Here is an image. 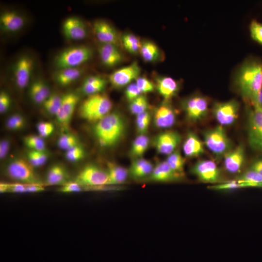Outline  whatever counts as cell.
Listing matches in <instances>:
<instances>
[{
	"label": "cell",
	"mask_w": 262,
	"mask_h": 262,
	"mask_svg": "<svg viewBox=\"0 0 262 262\" xmlns=\"http://www.w3.org/2000/svg\"><path fill=\"white\" fill-rule=\"evenodd\" d=\"M235 84L248 104L258 102L262 88V62L256 59L246 61L237 73Z\"/></svg>",
	"instance_id": "6da1fadb"
},
{
	"label": "cell",
	"mask_w": 262,
	"mask_h": 262,
	"mask_svg": "<svg viewBox=\"0 0 262 262\" xmlns=\"http://www.w3.org/2000/svg\"><path fill=\"white\" fill-rule=\"evenodd\" d=\"M126 127V122L122 115L114 112L97 122L93 131L100 145L110 147L116 144L122 138Z\"/></svg>",
	"instance_id": "7a4b0ae2"
},
{
	"label": "cell",
	"mask_w": 262,
	"mask_h": 262,
	"mask_svg": "<svg viewBox=\"0 0 262 262\" xmlns=\"http://www.w3.org/2000/svg\"><path fill=\"white\" fill-rule=\"evenodd\" d=\"M112 108L110 98L98 93L88 96L80 105L79 111L82 118L97 123L109 114Z\"/></svg>",
	"instance_id": "3957f363"
},
{
	"label": "cell",
	"mask_w": 262,
	"mask_h": 262,
	"mask_svg": "<svg viewBox=\"0 0 262 262\" xmlns=\"http://www.w3.org/2000/svg\"><path fill=\"white\" fill-rule=\"evenodd\" d=\"M93 51L89 46L77 45L67 47L59 52L54 60L56 69L81 66L93 56Z\"/></svg>",
	"instance_id": "277c9868"
},
{
	"label": "cell",
	"mask_w": 262,
	"mask_h": 262,
	"mask_svg": "<svg viewBox=\"0 0 262 262\" xmlns=\"http://www.w3.org/2000/svg\"><path fill=\"white\" fill-rule=\"evenodd\" d=\"M248 104V143L252 149L262 152V107L257 102Z\"/></svg>",
	"instance_id": "5b68a950"
},
{
	"label": "cell",
	"mask_w": 262,
	"mask_h": 262,
	"mask_svg": "<svg viewBox=\"0 0 262 262\" xmlns=\"http://www.w3.org/2000/svg\"><path fill=\"white\" fill-rule=\"evenodd\" d=\"M33 168L28 161L16 158L7 164L5 172L9 178L19 183L42 184Z\"/></svg>",
	"instance_id": "8992f818"
},
{
	"label": "cell",
	"mask_w": 262,
	"mask_h": 262,
	"mask_svg": "<svg viewBox=\"0 0 262 262\" xmlns=\"http://www.w3.org/2000/svg\"><path fill=\"white\" fill-rule=\"evenodd\" d=\"M203 136L205 145L217 157L225 156L231 150V142L221 126L206 131Z\"/></svg>",
	"instance_id": "52a82bcc"
},
{
	"label": "cell",
	"mask_w": 262,
	"mask_h": 262,
	"mask_svg": "<svg viewBox=\"0 0 262 262\" xmlns=\"http://www.w3.org/2000/svg\"><path fill=\"white\" fill-rule=\"evenodd\" d=\"M76 182L82 186H100L110 185L106 170L94 164L84 167L78 174Z\"/></svg>",
	"instance_id": "ba28073f"
},
{
	"label": "cell",
	"mask_w": 262,
	"mask_h": 262,
	"mask_svg": "<svg viewBox=\"0 0 262 262\" xmlns=\"http://www.w3.org/2000/svg\"><path fill=\"white\" fill-rule=\"evenodd\" d=\"M208 105V100L205 97L195 95L186 99L183 103V107L188 120L197 122L207 115Z\"/></svg>",
	"instance_id": "9c48e42d"
},
{
	"label": "cell",
	"mask_w": 262,
	"mask_h": 262,
	"mask_svg": "<svg viewBox=\"0 0 262 262\" xmlns=\"http://www.w3.org/2000/svg\"><path fill=\"white\" fill-rule=\"evenodd\" d=\"M240 105L235 100L216 102L213 108V115L222 126L232 124L238 116Z\"/></svg>",
	"instance_id": "30bf717a"
},
{
	"label": "cell",
	"mask_w": 262,
	"mask_h": 262,
	"mask_svg": "<svg viewBox=\"0 0 262 262\" xmlns=\"http://www.w3.org/2000/svg\"><path fill=\"white\" fill-rule=\"evenodd\" d=\"M34 66L33 59L29 55L19 57L15 64L13 78L16 86L23 89L29 84Z\"/></svg>",
	"instance_id": "8fae6325"
},
{
	"label": "cell",
	"mask_w": 262,
	"mask_h": 262,
	"mask_svg": "<svg viewBox=\"0 0 262 262\" xmlns=\"http://www.w3.org/2000/svg\"><path fill=\"white\" fill-rule=\"evenodd\" d=\"M140 72L141 68L138 64L134 61L111 73L109 76V81L115 88L122 87L136 80Z\"/></svg>",
	"instance_id": "7c38bea8"
},
{
	"label": "cell",
	"mask_w": 262,
	"mask_h": 262,
	"mask_svg": "<svg viewBox=\"0 0 262 262\" xmlns=\"http://www.w3.org/2000/svg\"><path fill=\"white\" fill-rule=\"evenodd\" d=\"M191 170L199 180L204 182L215 183L220 178V170L212 160L199 161L194 165Z\"/></svg>",
	"instance_id": "4fadbf2b"
},
{
	"label": "cell",
	"mask_w": 262,
	"mask_h": 262,
	"mask_svg": "<svg viewBox=\"0 0 262 262\" xmlns=\"http://www.w3.org/2000/svg\"><path fill=\"white\" fill-rule=\"evenodd\" d=\"M62 31L65 37L72 40L83 39L88 34L86 24L82 19L76 16L68 17L64 21Z\"/></svg>",
	"instance_id": "5bb4252c"
},
{
	"label": "cell",
	"mask_w": 262,
	"mask_h": 262,
	"mask_svg": "<svg viewBox=\"0 0 262 262\" xmlns=\"http://www.w3.org/2000/svg\"><path fill=\"white\" fill-rule=\"evenodd\" d=\"M79 100V97L75 93L69 92L62 96L56 117L58 122L64 127L68 126Z\"/></svg>",
	"instance_id": "9a60e30c"
},
{
	"label": "cell",
	"mask_w": 262,
	"mask_h": 262,
	"mask_svg": "<svg viewBox=\"0 0 262 262\" xmlns=\"http://www.w3.org/2000/svg\"><path fill=\"white\" fill-rule=\"evenodd\" d=\"M93 31L96 38L101 44H111L118 46L120 42L116 30L105 20L95 21L93 24Z\"/></svg>",
	"instance_id": "2e32d148"
},
{
	"label": "cell",
	"mask_w": 262,
	"mask_h": 262,
	"mask_svg": "<svg viewBox=\"0 0 262 262\" xmlns=\"http://www.w3.org/2000/svg\"><path fill=\"white\" fill-rule=\"evenodd\" d=\"M181 141L180 135L176 131H167L159 134L154 139V146L159 153L170 155Z\"/></svg>",
	"instance_id": "e0dca14e"
},
{
	"label": "cell",
	"mask_w": 262,
	"mask_h": 262,
	"mask_svg": "<svg viewBox=\"0 0 262 262\" xmlns=\"http://www.w3.org/2000/svg\"><path fill=\"white\" fill-rule=\"evenodd\" d=\"M26 19L20 13L7 10L0 16V30L4 32L14 33L20 31L25 25Z\"/></svg>",
	"instance_id": "ac0fdd59"
},
{
	"label": "cell",
	"mask_w": 262,
	"mask_h": 262,
	"mask_svg": "<svg viewBox=\"0 0 262 262\" xmlns=\"http://www.w3.org/2000/svg\"><path fill=\"white\" fill-rule=\"evenodd\" d=\"M98 49L101 63L107 67L115 66L121 63L124 59V56L116 45L101 44Z\"/></svg>",
	"instance_id": "d6986e66"
},
{
	"label": "cell",
	"mask_w": 262,
	"mask_h": 262,
	"mask_svg": "<svg viewBox=\"0 0 262 262\" xmlns=\"http://www.w3.org/2000/svg\"><path fill=\"white\" fill-rule=\"evenodd\" d=\"M176 120L175 111L168 103L160 106L155 111L154 123L158 128L165 129L171 127L175 123Z\"/></svg>",
	"instance_id": "ffe728a7"
},
{
	"label": "cell",
	"mask_w": 262,
	"mask_h": 262,
	"mask_svg": "<svg viewBox=\"0 0 262 262\" xmlns=\"http://www.w3.org/2000/svg\"><path fill=\"white\" fill-rule=\"evenodd\" d=\"M245 160V153L244 147L242 145H239L225 154L224 165L229 172L237 173L241 170Z\"/></svg>",
	"instance_id": "44dd1931"
},
{
	"label": "cell",
	"mask_w": 262,
	"mask_h": 262,
	"mask_svg": "<svg viewBox=\"0 0 262 262\" xmlns=\"http://www.w3.org/2000/svg\"><path fill=\"white\" fill-rule=\"evenodd\" d=\"M156 87L165 101H168L175 96L180 89L179 82L167 76H159L156 79Z\"/></svg>",
	"instance_id": "7402d4cb"
},
{
	"label": "cell",
	"mask_w": 262,
	"mask_h": 262,
	"mask_svg": "<svg viewBox=\"0 0 262 262\" xmlns=\"http://www.w3.org/2000/svg\"><path fill=\"white\" fill-rule=\"evenodd\" d=\"M181 177L170 168L166 161L158 163L149 176L150 180L156 182L175 181Z\"/></svg>",
	"instance_id": "603a6c76"
},
{
	"label": "cell",
	"mask_w": 262,
	"mask_h": 262,
	"mask_svg": "<svg viewBox=\"0 0 262 262\" xmlns=\"http://www.w3.org/2000/svg\"><path fill=\"white\" fill-rule=\"evenodd\" d=\"M82 67H68L57 69L53 74L54 81L61 86H67L78 80L83 74Z\"/></svg>",
	"instance_id": "cb8c5ba5"
},
{
	"label": "cell",
	"mask_w": 262,
	"mask_h": 262,
	"mask_svg": "<svg viewBox=\"0 0 262 262\" xmlns=\"http://www.w3.org/2000/svg\"><path fill=\"white\" fill-rule=\"evenodd\" d=\"M183 151L188 157H196L204 153L203 143L194 132H189L183 145Z\"/></svg>",
	"instance_id": "d4e9b609"
},
{
	"label": "cell",
	"mask_w": 262,
	"mask_h": 262,
	"mask_svg": "<svg viewBox=\"0 0 262 262\" xmlns=\"http://www.w3.org/2000/svg\"><path fill=\"white\" fill-rule=\"evenodd\" d=\"M29 94L34 103L42 104L51 93L48 84L44 80L38 79L31 83Z\"/></svg>",
	"instance_id": "484cf974"
},
{
	"label": "cell",
	"mask_w": 262,
	"mask_h": 262,
	"mask_svg": "<svg viewBox=\"0 0 262 262\" xmlns=\"http://www.w3.org/2000/svg\"><path fill=\"white\" fill-rule=\"evenodd\" d=\"M107 80L99 76L91 75L86 77L81 86L82 92L89 96L98 94L106 87Z\"/></svg>",
	"instance_id": "4316f807"
},
{
	"label": "cell",
	"mask_w": 262,
	"mask_h": 262,
	"mask_svg": "<svg viewBox=\"0 0 262 262\" xmlns=\"http://www.w3.org/2000/svg\"><path fill=\"white\" fill-rule=\"evenodd\" d=\"M154 167L150 162L142 158L134 161L129 170V174L134 179H141L148 176Z\"/></svg>",
	"instance_id": "83f0119b"
},
{
	"label": "cell",
	"mask_w": 262,
	"mask_h": 262,
	"mask_svg": "<svg viewBox=\"0 0 262 262\" xmlns=\"http://www.w3.org/2000/svg\"><path fill=\"white\" fill-rule=\"evenodd\" d=\"M68 178L67 172L64 167L55 164L49 169L46 178V182L49 185L64 184Z\"/></svg>",
	"instance_id": "f1b7e54d"
},
{
	"label": "cell",
	"mask_w": 262,
	"mask_h": 262,
	"mask_svg": "<svg viewBox=\"0 0 262 262\" xmlns=\"http://www.w3.org/2000/svg\"><path fill=\"white\" fill-rule=\"evenodd\" d=\"M107 172L110 184H118L126 181L129 174V170L115 164H108Z\"/></svg>",
	"instance_id": "f546056e"
},
{
	"label": "cell",
	"mask_w": 262,
	"mask_h": 262,
	"mask_svg": "<svg viewBox=\"0 0 262 262\" xmlns=\"http://www.w3.org/2000/svg\"><path fill=\"white\" fill-rule=\"evenodd\" d=\"M139 52L143 59L147 62H155L161 57V51L157 45L148 40L142 42Z\"/></svg>",
	"instance_id": "4dcf8cb0"
},
{
	"label": "cell",
	"mask_w": 262,
	"mask_h": 262,
	"mask_svg": "<svg viewBox=\"0 0 262 262\" xmlns=\"http://www.w3.org/2000/svg\"><path fill=\"white\" fill-rule=\"evenodd\" d=\"M237 180L243 188L262 187V176L252 169L245 172Z\"/></svg>",
	"instance_id": "1f68e13d"
},
{
	"label": "cell",
	"mask_w": 262,
	"mask_h": 262,
	"mask_svg": "<svg viewBox=\"0 0 262 262\" xmlns=\"http://www.w3.org/2000/svg\"><path fill=\"white\" fill-rule=\"evenodd\" d=\"M120 39L123 48L128 52L134 54L140 51L142 42L134 34L124 33L120 36Z\"/></svg>",
	"instance_id": "d6a6232c"
},
{
	"label": "cell",
	"mask_w": 262,
	"mask_h": 262,
	"mask_svg": "<svg viewBox=\"0 0 262 262\" xmlns=\"http://www.w3.org/2000/svg\"><path fill=\"white\" fill-rule=\"evenodd\" d=\"M149 143V138L145 134L138 136L132 142L131 155L134 157L142 156L148 148Z\"/></svg>",
	"instance_id": "836d02e7"
},
{
	"label": "cell",
	"mask_w": 262,
	"mask_h": 262,
	"mask_svg": "<svg viewBox=\"0 0 262 262\" xmlns=\"http://www.w3.org/2000/svg\"><path fill=\"white\" fill-rule=\"evenodd\" d=\"M166 162L175 173L182 177L185 160L178 151H174L169 155Z\"/></svg>",
	"instance_id": "e575fe53"
},
{
	"label": "cell",
	"mask_w": 262,
	"mask_h": 262,
	"mask_svg": "<svg viewBox=\"0 0 262 262\" xmlns=\"http://www.w3.org/2000/svg\"><path fill=\"white\" fill-rule=\"evenodd\" d=\"M62 96L57 93H52L42 104L44 110L51 115H56L60 107Z\"/></svg>",
	"instance_id": "d590c367"
},
{
	"label": "cell",
	"mask_w": 262,
	"mask_h": 262,
	"mask_svg": "<svg viewBox=\"0 0 262 262\" xmlns=\"http://www.w3.org/2000/svg\"><path fill=\"white\" fill-rule=\"evenodd\" d=\"M43 138L39 135H29L24 138L23 142L30 150L45 151L46 145Z\"/></svg>",
	"instance_id": "8d00e7d4"
},
{
	"label": "cell",
	"mask_w": 262,
	"mask_h": 262,
	"mask_svg": "<svg viewBox=\"0 0 262 262\" xmlns=\"http://www.w3.org/2000/svg\"><path fill=\"white\" fill-rule=\"evenodd\" d=\"M28 161L33 167H38L46 163L48 155L45 151L30 150L27 154Z\"/></svg>",
	"instance_id": "74e56055"
},
{
	"label": "cell",
	"mask_w": 262,
	"mask_h": 262,
	"mask_svg": "<svg viewBox=\"0 0 262 262\" xmlns=\"http://www.w3.org/2000/svg\"><path fill=\"white\" fill-rule=\"evenodd\" d=\"M148 106L147 98L144 95H140L131 102L129 109L131 114L138 115L146 112Z\"/></svg>",
	"instance_id": "f35d334b"
},
{
	"label": "cell",
	"mask_w": 262,
	"mask_h": 262,
	"mask_svg": "<svg viewBox=\"0 0 262 262\" xmlns=\"http://www.w3.org/2000/svg\"><path fill=\"white\" fill-rule=\"evenodd\" d=\"M79 145L78 138L73 134L69 133L62 134L57 141L58 147L66 151Z\"/></svg>",
	"instance_id": "ab89813d"
},
{
	"label": "cell",
	"mask_w": 262,
	"mask_h": 262,
	"mask_svg": "<svg viewBox=\"0 0 262 262\" xmlns=\"http://www.w3.org/2000/svg\"><path fill=\"white\" fill-rule=\"evenodd\" d=\"M150 118V115L147 111L136 115V126L138 132L140 134H145L147 132Z\"/></svg>",
	"instance_id": "60d3db41"
},
{
	"label": "cell",
	"mask_w": 262,
	"mask_h": 262,
	"mask_svg": "<svg viewBox=\"0 0 262 262\" xmlns=\"http://www.w3.org/2000/svg\"><path fill=\"white\" fill-rule=\"evenodd\" d=\"M25 124L24 117L18 114L9 116L6 121V128L11 131H16L23 128Z\"/></svg>",
	"instance_id": "b9f144b4"
},
{
	"label": "cell",
	"mask_w": 262,
	"mask_h": 262,
	"mask_svg": "<svg viewBox=\"0 0 262 262\" xmlns=\"http://www.w3.org/2000/svg\"><path fill=\"white\" fill-rule=\"evenodd\" d=\"M84 155V150L79 145L66 150L65 157L69 161L77 162L82 159Z\"/></svg>",
	"instance_id": "7bdbcfd3"
},
{
	"label": "cell",
	"mask_w": 262,
	"mask_h": 262,
	"mask_svg": "<svg viewBox=\"0 0 262 262\" xmlns=\"http://www.w3.org/2000/svg\"><path fill=\"white\" fill-rule=\"evenodd\" d=\"M26 184L21 183H1L0 191L1 193H25Z\"/></svg>",
	"instance_id": "ee69618b"
},
{
	"label": "cell",
	"mask_w": 262,
	"mask_h": 262,
	"mask_svg": "<svg viewBox=\"0 0 262 262\" xmlns=\"http://www.w3.org/2000/svg\"><path fill=\"white\" fill-rule=\"evenodd\" d=\"M249 30L252 38L262 44V23L253 20L250 24Z\"/></svg>",
	"instance_id": "f6af8a7d"
},
{
	"label": "cell",
	"mask_w": 262,
	"mask_h": 262,
	"mask_svg": "<svg viewBox=\"0 0 262 262\" xmlns=\"http://www.w3.org/2000/svg\"><path fill=\"white\" fill-rule=\"evenodd\" d=\"M135 83L142 93L151 92L154 89V85L153 83L145 77H138L136 80Z\"/></svg>",
	"instance_id": "bcb514c9"
},
{
	"label": "cell",
	"mask_w": 262,
	"mask_h": 262,
	"mask_svg": "<svg viewBox=\"0 0 262 262\" xmlns=\"http://www.w3.org/2000/svg\"><path fill=\"white\" fill-rule=\"evenodd\" d=\"M36 127L39 135L42 138L49 136L54 131L53 125L49 122H40Z\"/></svg>",
	"instance_id": "7dc6e473"
},
{
	"label": "cell",
	"mask_w": 262,
	"mask_h": 262,
	"mask_svg": "<svg viewBox=\"0 0 262 262\" xmlns=\"http://www.w3.org/2000/svg\"><path fill=\"white\" fill-rule=\"evenodd\" d=\"M141 91L135 83L130 84L126 88L125 92L127 99L130 102L141 95Z\"/></svg>",
	"instance_id": "c3c4849f"
},
{
	"label": "cell",
	"mask_w": 262,
	"mask_h": 262,
	"mask_svg": "<svg viewBox=\"0 0 262 262\" xmlns=\"http://www.w3.org/2000/svg\"><path fill=\"white\" fill-rule=\"evenodd\" d=\"M209 188L215 190H226L241 188H243V187L238 180H236L211 186Z\"/></svg>",
	"instance_id": "681fc988"
},
{
	"label": "cell",
	"mask_w": 262,
	"mask_h": 262,
	"mask_svg": "<svg viewBox=\"0 0 262 262\" xmlns=\"http://www.w3.org/2000/svg\"><path fill=\"white\" fill-rule=\"evenodd\" d=\"M82 185L77 182H67L59 189L60 192L64 193L79 192L82 191Z\"/></svg>",
	"instance_id": "f907efd6"
},
{
	"label": "cell",
	"mask_w": 262,
	"mask_h": 262,
	"mask_svg": "<svg viewBox=\"0 0 262 262\" xmlns=\"http://www.w3.org/2000/svg\"><path fill=\"white\" fill-rule=\"evenodd\" d=\"M11 104L9 95L4 91H1L0 94V112L2 114L6 112Z\"/></svg>",
	"instance_id": "816d5d0a"
},
{
	"label": "cell",
	"mask_w": 262,
	"mask_h": 262,
	"mask_svg": "<svg viewBox=\"0 0 262 262\" xmlns=\"http://www.w3.org/2000/svg\"><path fill=\"white\" fill-rule=\"evenodd\" d=\"M10 141L7 139H2L0 142V158L2 160L7 155L10 149Z\"/></svg>",
	"instance_id": "f5cc1de1"
},
{
	"label": "cell",
	"mask_w": 262,
	"mask_h": 262,
	"mask_svg": "<svg viewBox=\"0 0 262 262\" xmlns=\"http://www.w3.org/2000/svg\"><path fill=\"white\" fill-rule=\"evenodd\" d=\"M44 190L45 188L42 184H26L25 193H38Z\"/></svg>",
	"instance_id": "db71d44e"
},
{
	"label": "cell",
	"mask_w": 262,
	"mask_h": 262,
	"mask_svg": "<svg viewBox=\"0 0 262 262\" xmlns=\"http://www.w3.org/2000/svg\"><path fill=\"white\" fill-rule=\"evenodd\" d=\"M251 169L256 171L262 176V166L257 161L254 162L251 166Z\"/></svg>",
	"instance_id": "11a10c76"
},
{
	"label": "cell",
	"mask_w": 262,
	"mask_h": 262,
	"mask_svg": "<svg viewBox=\"0 0 262 262\" xmlns=\"http://www.w3.org/2000/svg\"><path fill=\"white\" fill-rule=\"evenodd\" d=\"M258 103L260 105V106L262 107V88L260 92L259 97H258Z\"/></svg>",
	"instance_id": "9f6ffc18"
},
{
	"label": "cell",
	"mask_w": 262,
	"mask_h": 262,
	"mask_svg": "<svg viewBox=\"0 0 262 262\" xmlns=\"http://www.w3.org/2000/svg\"><path fill=\"white\" fill-rule=\"evenodd\" d=\"M257 161L262 166V159L257 160Z\"/></svg>",
	"instance_id": "6f0895ef"
}]
</instances>
